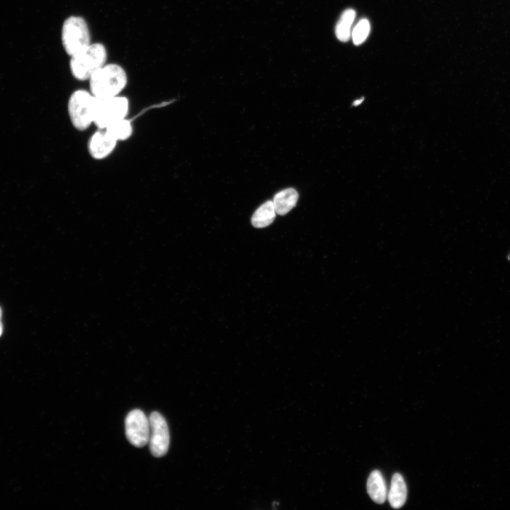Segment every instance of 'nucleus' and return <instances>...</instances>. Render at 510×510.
Here are the masks:
<instances>
[{
  "label": "nucleus",
  "mask_w": 510,
  "mask_h": 510,
  "mask_svg": "<svg viewBox=\"0 0 510 510\" xmlns=\"http://www.w3.org/2000/svg\"><path fill=\"white\" fill-rule=\"evenodd\" d=\"M298 199V193L293 188H288L277 193L273 199L276 214L280 215L287 214L295 206Z\"/></svg>",
  "instance_id": "obj_11"
},
{
  "label": "nucleus",
  "mask_w": 510,
  "mask_h": 510,
  "mask_svg": "<svg viewBox=\"0 0 510 510\" xmlns=\"http://www.w3.org/2000/svg\"><path fill=\"white\" fill-rule=\"evenodd\" d=\"M1 314H2V312H1V307H0V336H1V334H2V332H3V325H2V323H1Z\"/></svg>",
  "instance_id": "obj_16"
},
{
  "label": "nucleus",
  "mask_w": 510,
  "mask_h": 510,
  "mask_svg": "<svg viewBox=\"0 0 510 510\" xmlns=\"http://www.w3.org/2000/svg\"><path fill=\"white\" fill-rule=\"evenodd\" d=\"M356 17L353 9L345 10L337 22L335 33L337 38L341 42H346L351 37V28Z\"/></svg>",
  "instance_id": "obj_14"
},
{
  "label": "nucleus",
  "mask_w": 510,
  "mask_h": 510,
  "mask_svg": "<svg viewBox=\"0 0 510 510\" xmlns=\"http://www.w3.org/2000/svg\"><path fill=\"white\" fill-rule=\"evenodd\" d=\"M367 491L372 500L377 504H383L386 500L387 487L380 471L375 470L370 474L367 481Z\"/></svg>",
  "instance_id": "obj_10"
},
{
  "label": "nucleus",
  "mask_w": 510,
  "mask_h": 510,
  "mask_svg": "<svg viewBox=\"0 0 510 510\" xmlns=\"http://www.w3.org/2000/svg\"><path fill=\"white\" fill-rule=\"evenodd\" d=\"M407 485L403 477L400 473L394 474L387 496L391 506L394 509L402 507L407 500Z\"/></svg>",
  "instance_id": "obj_9"
},
{
  "label": "nucleus",
  "mask_w": 510,
  "mask_h": 510,
  "mask_svg": "<svg viewBox=\"0 0 510 510\" xmlns=\"http://www.w3.org/2000/svg\"><path fill=\"white\" fill-rule=\"evenodd\" d=\"M105 130L118 142L129 140L133 133L132 123L127 118L113 123Z\"/></svg>",
  "instance_id": "obj_13"
},
{
  "label": "nucleus",
  "mask_w": 510,
  "mask_h": 510,
  "mask_svg": "<svg viewBox=\"0 0 510 510\" xmlns=\"http://www.w3.org/2000/svg\"><path fill=\"white\" fill-rule=\"evenodd\" d=\"M149 420V443L151 453L155 457H162L167 453L169 446L170 436L167 423L162 415L157 412L150 414Z\"/></svg>",
  "instance_id": "obj_7"
},
{
  "label": "nucleus",
  "mask_w": 510,
  "mask_h": 510,
  "mask_svg": "<svg viewBox=\"0 0 510 510\" xmlns=\"http://www.w3.org/2000/svg\"><path fill=\"white\" fill-rule=\"evenodd\" d=\"M276 215L273 201L268 200L254 212L251 217V223L258 228L267 227L273 222Z\"/></svg>",
  "instance_id": "obj_12"
},
{
  "label": "nucleus",
  "mask_w": 510,
  "mask_h": 510,
  "mask_svg": "<svg viewBox=\"0 0 510 510\" xmlns=\"http://www.w3.org/2000/svg\"><path fill=\"white\" fill-rule=\"evenodd\" d=\"M125 434L128 440L133 446L142 448L149 443V420L140 409L129 412L125 419Z\"/></svg>",
  "instance_id": "obj_6"
},
{
  "label": "nucleus",
  "mask_w": 510,
  "mask_h": 510,
  "mask_svg": "<svg viewBox=\"0 0 510 510\" xmlns=\"http://www.w3.org/2000/svg\"><path fill=\"white\" fill-rule=\"evenodd\" d=\"M107 51L102 43H91L84 50L71 56L70 71L79 81L89 80L101 67L106 64Z\"/></svg>",
  "instance_id": "obj_2"
},
{
  "label": "nucleus",
  "mask_w": 510,
  "mask_h": 510,
  "mask_svg": "<svg viewBox=\"0 0 510 510\" xmlns=\"http://www.w3.org/2000/svg\"><path fill=\"white\" fill-rule=\"evenodd\" d=\"M89 91L96 98L119 96L128 83L125 70L115 63L106 64L89 79Z\"/></svg>",
  "instance_id": "obj_1"
},
{
  "label": "nucleus",
  "mask_w": 510,
  "mask_h": 510,
  "mask_svg": "<svg viewBox=\"0 0 510 510\" xmlns=\"http://www.w3.org/2000/svg\"><path fill=\"white\" fill-rule=\"evenodd\" d=\"M118 143L106 130L97 129L90 137L87 149L94 159L103 160L114 152Z\"/></svg>",
  "instance_id": "obj_8"
},
{
  "label": "nucleus",
  "mask_w": 510,
  "mask_h": 510,
  "mask_svg": "<svg viewBox=\"0 0 510 510\" xmlns=\"http://www.w3.org/2000/svg\"><path fill=\"white\" fill-rule=\"evenodd\" d=\"M62 42L65 52L70 56L89 46L91 35L85 19L77 16L67 18L62 26Z\"/></svg>",
  "instance_id": "obj_5"
},
{
  "label": "nucleus",
  "mask_w": 510,
  "mask_h": 510,
  "mask_svg": "<svg viewBox=\"0 0 510 510\" xmlns=\"http://www.w3.org/2000/svg\"><path fill=\"white\" fill-rule=\"evenodd\" d=\"M370 30L369 21L366 18L361 19L353 28L351 35L355 45L363 43L367 38Z\"/></svg>",
  "instance_id": "obj_15"
},
{
  "label": "nucleus",
  "mask_w": 510,
  "mask_h": 510,
  "mask_svg": "<svg viewBox=\"0 0 510 510\" xmlns=\"http://www.w3.org/2000/svg\"><path fill=\"white\" fill-rule=\"evenodd\" d=\"M130 110L128 98L120 95L96 98L94 110V125L97 129L105 130L113 123L126 118Z\"/></svg>",
  "instance_id": "obj_4"
},
{
  "label": "nucleus",
  "mask_w": 510,
  "mask_h": 510,
  "mask_svg": "<svg viewBox=\"0 0 510 510\" xmlns=\"http://www.w3.org/2000/svg\"><path fill=\"white\" fill-rule=\"evenodd\" d=\"M96 98L90 91L77 89L69 96L67 104L68 115L73 127L78 131H85L94 125Z\"/></svg>",
  "instance_id": "obj_3"
}]
</instances>
